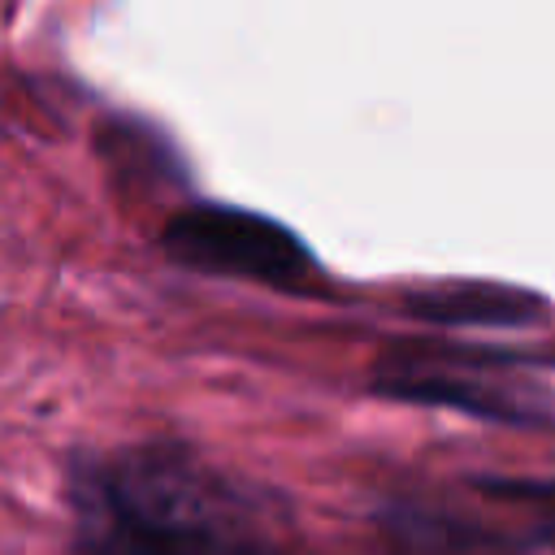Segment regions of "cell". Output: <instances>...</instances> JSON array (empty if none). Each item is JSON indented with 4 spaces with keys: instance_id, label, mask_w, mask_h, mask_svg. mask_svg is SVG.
Listing matches in <instances>:
<instances>
[{
    "instance_id": "obj_1",
    "label": "cell",
    "mask_w": 555,
    "mask_h": 555,
    "mask_svg": "<svg viewBox=\"0 0 555 555\" xmlns=\"http://www.w3.org/2000/svg\"><path fill=\"white\" fill-rule=\"evenodd\" d=\"M78 503L134 555H291L260 490L169 442L78 468Z\"/></svg>"
},
{
    "instance_id": "obj_2",
    "label": "cell",
    "mask_w": 555,
    "mask_h": 555,
    "mask_svg": "<svg viewBox=\"0 0 555 555\" xmlns=\"http://www.w3.org/2000/svg\"><path fill=\"white\" fill-rule=\"evenodd\" d=\"M160 247L182 269L247 278L278 291H312L321 273L317 256L295 230L238 204H191L173 212L160 230Z\"/></svg>"
},
{
    "instance_id": "obj_3",
    "label": "cell",
    "mask_w": 555,
    "mask_h": 555,
    "mask_svg": "<svg viewBox=\"0 0 555 555\" xmlns=\"http://www.w3.org/2000/svg\"><path fill=\"white\" fill-rule=\"evenodd\" d=\"M377 525L390 555H533V542H520L477 516L416 499L386 503Z\"/></svg>"
},
{
    "instance_id": "obj_4",
    "label": "cell",
    "mask_w": 555,
    "mask_h": 555,
    "mask_svg": "<svg viewBox=\"0 0 555 555\" xmlns=\"http://www.w3.org/2000/svg\"><path fill=\"white\" fill-rule=\"evenodd\" d=\"M403 308L434 325H533L546 299L503 282H438L403 295Z\"/></svg>"
},
{
    "instance_id": "obj_5",
    "label": "cell",
    "mask_w": 555,
    "mask_h": 555,
    "mask_svg": "<svg viewBox=\"0 0 555 555\" xmlns=\"http://www.w3.org/2000/svg\"><path fill=\"white\" fill-rule=\"evenodd\" d=\"M486 490L503 494V499H525L538 503L542 520L533 525V542L538 546H555V481H481Z\"/></svg>"
},
{
    "instance_id": "obj_6",
    "label": "cell",
    "mask_w": 555,
    "mask_h": 555,
    "mask_svg": "<svg viewBox=\"0 0 555 555\" xmlns=\"http://www.w3.org/2000/svg\"><path fill=\"white\" fill-rule=\"evenodd\" d=\"M74 555H134V551H126L117 538H108V533H82L78 538V546H74Z\"/></svg>"
}]
</instances>
